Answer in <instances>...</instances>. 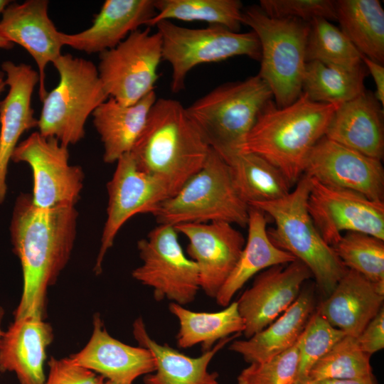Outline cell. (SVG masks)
Here are the masks:
<instances>
[{
    "label": "cell",
    "instance_id": "obj_1",
    "mask_svg": "<svg viewBox=\"0 0 384 384\" xmlns=\"http://www.w3.org/2000/svg\"><path fill=\"white\" fill-rule=\"evenodd\" d=\"M78 213L73 205L36 206L21 193L13 207L9 231L13 251L22 269L23 288L14 319H45L47 293L67 265L77 235Z\"/></svg>",
    "mask_w": 384,
    "mask_h": 384
},
{
    "label": "cell",
    "instance_id": "obj_2",
    "mask_svg": "<svg viewBox=\"0 0 384 384\" xmlns=\"http://www.w3.org/2000/svg\"><path fill=\"white\" fill-rule=\"evenodd\" d=\"M210 147L176 100L156 99L130 154L144 172L159 179L170 197L203 165Z\"/></svg>",
    "mask_w": 384,
    "mask_h": 384
},
{
    "label": "cell",
    "instance_id": "obj_3",
    "mask_svg": "<svg viewBox=\"0 0 384 384\" xmlns=\"http://www.w3.org/2000/svg\"><path fill=\"white\" fill-rule=\"evenodd\" d=\"M336 109L333 105L311 101L304 92L284 107H277L271 100L258 114L243 153L262 157L292 186L304 174L309 155L325 135Z\"/></svg>",
    "mask_w": 384,
    "mask_h": 384
},
{
    "label": "cell",
    "instance_id": "obj_4",
    "mask_svg": "<svg viewBox=\"0 0 384 384\" xmlns=\"http://www.w3.org/2000/svg\"><path fill=\"white\" fill-rule=\"evenodd\" d=\"M272 98L270 87L257 75L224 83L186 110L209 147L229 163L243 153L258 114Z\"/></svg>",
    "mask_w": 384,
    "mask_h": 384
},
{
    "label": "cell",
    "instance_id": "obj_5",
    "mask_svg": "<svg viewBox=\"0 0 384 384\" xmlns=\"http://www.w3.org/2000/svg\"><path fill=\"white\" fill-rule=\"evenodd\" d=\"M311 179L304 174L294 191L255 207L270 216L275 224L267 229L272 242L304 263L314 277L319 289L327 297L348 269L317 230L307 209Z\"/></svg>",
    "mask_w": 384,
    "mask_h": 384
},
{
    "label": "cell",
    "instance_id": "obj_6",
    "mask_svg": "<svg viewBox=\"0 0 384 384\" xmlns=\"http://www.w3.org/2000/svg\"><path fill=\"white\" fill-rule=\"evenodd\" d=\"M248 210L234 186L229 165L210 148L201 169L152 215L159 225L221 221L245 227Z\"/></svg>",
    "mask_w": 384,
    "mask_h": 384
},
{
    "label": "cell",
    "instance_id": "obj_7",
    "mask_svg": "<svg viewBox=\"0 0 384 384\" xmlns=\"http://www.w3.org/2000/svg\"><path fill=\"white\" fill-rule=\"evenodd\" d=\"M242 24L250 27L260 41L257 75L270 87L277 107L289 105L302 93L309 23L272 18L252 6L242 11Z\"/></svg>",
    "mask_w": 384,
    "mask_h": 384
},
{
    "label": "cell",
    "instance_id": "obj_8",
    "mask_svg": "<svg viewBox=\"0 0 384 384\" xmlns=\"http://www.w3.org/2000/svg\"><path fill=\"white\" fill-rule=\"evenodd\" d=\"M52 64L59 82L42 100L37 127L68 146L84 138L87 118L109 96L92 61L65 53Z\"/></svg>",
    "mask_w": 384,
    "mask_h": 384
},
{
    "label": "cell",
    "instance_id": "obj_9",
    "mask_svg": "<svg viewBox=\"0 0 384 384\" xmlns=\"http://www.w3.org/2000/svg\"><path fill=\"white\" fill-rule=\"evenodd\" d=\"M155 26L161 38L162 60L171 66V89L174 92L183 89L188 73L201 64L238 55L260 60V41L252 31L235 32L218 25L189 28L168 20Z\"/></svg>",
    "mask_w": 384,
    "mask_h": 384
},
{
    "label": "cell",
    "instance_id": "obj_10",
    "mask_svg": "<svg viewBox=\"0 0 384 384\" xmlns=\"http://www.w3.org/2000/svg\"><path fill=\"white\" fill-rule=\"evenodd\" d=\"M174 226L158 225L137 242L142 261L132 277L154 289L156 301L167 299L181 306L194 301L201 289L196 262L184 253Z\"/></svg>",
    "mask_w": 384,
    "mask_h": 384
},
{
    "label": "cell",
    "instance_id": "obj_11",
    "mask_svg": "<svg viewBox=\"0 0 384 384\" xmlns=\"http://www.w3.org/2000/svg\"><path fill=\"white\" fill-rule=\"evenodd\" d=\"M97 70L109 97L135 104L154 92L162 60L160 33L150 28L132 32L116 47L100 53Z\"/></svg>",
    "mask_w": 384,
    "mask_h": 384
},
{
    "label": "cell",
    "instance_id": "obj_12",
    "mask_svg": "<svg viewBox=\"0 0 384 384\" xmlns=\"http://www.w3.org/2000/svg\"><path fill=\"white\" fill-rule=\"evenodd\" d=\"M68 146L35 132L15 148L11 161L29 165L33 177V203L41 208L78 203L83 188L82 169L69 164Z\"/></svg>",
    "mask_w": 384,
    "mask_h": 384
},
{
    "label": "cell",
    "instance_id": "obj_13",
    "mask_svg": "<svg viewBox=\"0 0 384 384\" xmlns=\"http://www.w3.org/2000/svg\"><path fill=\"white\" fill-rule=\"evenodd\" d=\"M116 163L112 177L107 184V218L94 267L96 274L102 272L104 258L123 225L137 214H153L170 197L161 181L139 169L130 152Z\"/></svg>",
    "mask_w": 384,
    "mask_h": 384
},
{
    "label": "cell",
    "instance_id": "obj_14",
    "mask_svg": "<svg viewBox=\"0 0 384 384\" xmlns=\"http://www.w3.org/2000/svg\"><path fill=\"white\" fill-rule=\"evenodd\" d=\"M311 179L307 209L329 245L333 247L345 231L361 233L384 240V202Z\"/></svg>",
    "mask_w": 384,
    "mask_h": 384
},
{
    "label": "cell",
    "instance_id": "obj_15",
    "mask_svg": "<svg viewBox=\"0 0 384 384\" xmlns=\"http://www.w3.org/2000/svg\"><path fill=\"white\" fill-rule=\"evenodd\" d=\"M304 174L321 183L350 190L378 202L384 200L381 160L369 157L324 136L307 159Z\"/></svg>",
    "mask_w": 384,
    "mask_h": 384
},
{
    "label": "cell",
    "instance_id": "obj_16",
    "mask_svg": "<svg viewBox=\"0 0 384 384\" xmlns=\"http://www.w3.org/2000/svg\"><path fill=\"white\" fill-rule=\"evenodd\" d=\"M312 274L301 261L263 270L236 301L248 338L264 329L297 299L302 284Z\"/></svg>",
    "mask_w": 384,
    "mask_h": 384
},
{
    "label": "cell",
    "instance_id": "obj_17",
    "mask_svg": "<svg viewBox=\"0 0 384 384\" xmlns=\"http://www.w3.org/2000/svg\"><path fill=\"white\" fill-rule=\"evenodd\" d=\"M174 228L188 240L187 253L198 267L201 289L215 299L240 257L244 236L233 224L221 221Z\"/></svg>",
    "mask_w": 384,
    "mask_h": 384
},
{
    "label": "cell",
    "instance_id": "obj_18",
    "mask_svg": "<svg viewBox=\"0 0 384 384\" xmlns=\"http://www.w3.org/2000/svg\"><path fill=\"white\" fill-rule=\"evenodd\" d=\"M47 0H27L11 3L2 14L0 32L10 42L18 44L32 56L39 75L38 95L42 101L47 94L45 70L62 53L60 31L48 16Z\"/></svg>",
    "mask_w": 384,
    "mask_h": 384
},
{
    "label": "cell",
    "instance_id": "obj_19",
    "mask_svg": "<svg viewBox=\"0 0 384 384\" xmlns=\"http://www.w3.org/2000/svg\"><path fill=\"white\" fill-rule=\"evenodd\" d=\"M5 82L9 87L6 97L0 101V204L6 198V178L12 154L21 136L38 127L31 98L39 83L38 73L30 65L16 64L10 60L1 64Z\"/></svg>",
    "mask_w": 384,
    "mask_h": 384
},
{
    "label": "cell",
    "instance_id": "obj_20",
    "mask_svg": "<svg viewBox=\"0 0 384 384\" xmlns=\"http://www.w3.org/2000/svg\"><path fill=\"white\" fill-rule=\"evenodd\" d=\"M68 358L107 380L119 384H132L138 377L155 370V361L150 351L113 338L99 314L93 316L92 332L87 344Z\"/></svg>",
    "mask_w": 384,
    "mask_h": 384
},
{
    "label": "cell",
    "instance_id": "obj_21",
    "mask_svg": "<svg viewBox=\"0 0 384 384\" xmlns=\"http://www.w3.org/2000/svg\"><path fill=\"white\" fill-rule=\"evenodd\" d=\"M156 14L154 0H106L92 25L77 33H60L63 46L88 54L112 49Z\"/></svg>",
    "mask_w": 384,
    "mask_h": 384
},
{
    "label": "cell",
    "instance_id": "obj_22",
    "mask_svg": "<svg viewBox=\"0 0 384 384\" xmlns=\"http://www.w3.org/2000/svg\"><path fill=\"white\" fill-rule=\"evenodd\" d=\"M51 325L27 316L14 319L0 337V372H13L19 384H44L47 348L53 341Z\"/></svg>",
    "mask_w": 384,
    "mask_h": 384
},
{
    "label": "cell",
    "instance_id": "obj_23",
    "mask_svg": "<svg viewBox=\"0 0 384 384\" xmlns=\"http://www.w3.org/2000/svg\"><path fill=\"white\" fill-rule=\"evenodd\" d=\"M384 282L373 283L348 270L316 312L346 335L356 338L383 307Z\"/></svg>",
    "mask_w": 384,
    "mask_h": 384
},
{
    "label": "cell",
    "instance_id": "obj_24",
    "mask_svg": "<svg viewBox=\"0 0 384 384\" xmlns=\"http://www.w3.org/2000/svg\"><path fill=\"white\" fill-rule=\"evenodd\" d=\"M381 106L373 93L365 90L336 107L324 136L366 156L382 160L384 129Z\"/></svg>",
    "mask_w": 384,
    "mask_h": 384
},
{
    "label": "cell",
    "instance_id": "obj_25",
    "mask_svg": "<svg viewBox=\"0 0 384 384\" xmlns=\"http://www.w3.org/2000/svg\"><path fill=\"white\" fill-rule=\"evenodd\" d=\"M133 334L139 346L147 348L155 361V370L144 375V384H219L218 374L208 370L209 363L221 348L240 335L223 338L211 349L193 358L156 342L148 334L142 318L134 322Z\"/></svg>",
    "mask_w": 384,
    "mask_h": 384
},
{
    "label": "cell",
    "instance_id": "obj_26",
    "mask_svg": "<svg viewBox=\"0 0 384 384\" xmlns=\"http://www.w3.org/2000/svg\"><path fill=\"white\" fill-rule=\"evenodd\" d=\"M155 92L131 105L109 97L92 112L93 124L103 145V160L116 163L131 152L147 121L156 100Z\"/></svg>",
    "mask_w": 384,
    "mask_h": 384
},
{
    "label": "cell",
    "instance_id": "obj_27",
    "mask_svg": "<svg viewBox=\"0 0 384 384\" xmlns=\"http://www.w3.org/2000/svg\"><path fill=\"white\" fill-rule=\"evenodd\" d=\"M267 223L264 212L249 206L247 240L235 267L215 298L220 306L229 305L237 292L258 272L296 260L272 242L267 235Z\"/></svg>",
    "mask_w": 384,
    "mask_h": 384
},
{
    "label": "cell",
    "instance_id": "obj_28",
    "mask_svg": "<svg viewBox=\"0 0 384 384\" xmlns=\"http://www.w3.org/2000/svg\"><path fill=\"white\" fill-rule=\"evenodd\" d=\"M314 309L311 292H300L294 303L267 327L246 340L232 341L229 349L249 363L268 361L297 342Z\"/></svg>",
    "mask_w": 384,
    "mask_h": 384
},
{
    "label": "cell",
    "instance_id": "obj_29",
    "mask_svg": "<svg viewBox=\"0 0 384 384\" xmlns=\"http://www.w3.org/2000/svg\"><path fill=\"white\" fill-rule=\"evenodd\" d=\"M341 31L362 55L383 64L384 10L378 0L335 1Z\"/></svg>",
    "mask_w": 384,
    "mask_h": 384
},
{
    "label": "cell",
    "instance_id": "obj_30",
    "mask_svg": "<svg viewBox=\"0 0 384 384\" xmlns=\"http://www.w3.org/2000/svg\"><path fill=\"white\" fill-rule=\"evenodd\" d=\"M169 309L178 320L176 340L182 348L200 343L205 352L211 349L216 341L241 334L245 330L236 302L216 312L193 311L174 302L169 304Z\"/></svg>",
    "mask_w": 384,
    "mask_h": 384
},
{
    "label": "cell",
    "instance_id": "obj_31",
    "mask_svg": "<svg viewBox=\"0 0 384 384\" xmlns=\"http://www.w3.org/2000/svg\"><path fill=\"white\" fill-rule=\"evenodd\" d=\"M234 186L249 206L287 196L292 185L276 166L252 153H242L228 163Z\"/></svg>",
    "mask_w": 384,
    "mask_h": 384
},
{
    "label": "cell",
    "instance_id": "obj_32",
    "mask_svg": "<svg viewBox=\"0 0 384 384\" xmlns=\"http://www.w3.org/2000/svg\"><path fill=\"white\" fill-rule=\"evenodd\" d=\"M367 69L363 65L353 70L329 67L317 61L306 63L302 92L313 102L336 107L361 95L366 90Z\"/></svg>",
    "mask_w": 384,
    "mask_h": 384
},
{
    "label": "cell",
    "instance_id": "obj_33",
    "mask_svg": "<svg viewBox=\"0 0 384 384\" xmlns=\"http://www.w3.org/2000/svg\"><path fill=\"white\" fill-rule=\"evenodd\" d=\"M156 14L146 23L161 21H203L239 32L242 24V4L238 0H154Z\"/></svg>",
    "mask_w": 384,
    "mask_h": 384
},
{
    "label": "cell",
    "instance_id": "obj_34",
    "mask_svg": "<svg viewBox=\"0 0 384 384\" xmlns=\"http://www.w3.org/2000/svg\"><path fill=\"white\" fill-rule=\"evenodd\" d=\"M362 56L341 30L329 20L316 18L309 22L306 63L317 61L329 67L353 70L363 65Z\"/></svg>",
    "mask_w": 384,
    "mask_h": 384
},
{
    "label": "cell",
    "instance_id": "obj_35",
    "mask_svg": "<svg viewBox=\"0 0 384 384\" xmlns=\"http://www.w3.org/2000/svg\"><path fill=\"white\" fill-rule=\"evenodd\" d=\"M370 357L356 338L346 335L313 366L307 378L319 383L373 377Z\"/></svg>",
    "mask_w": 384,
    "mask_h": 384
},
{
    "label": "cell",
    "instance_id": "obj_36",
    "mask_svg": "<svg viewBox=\"0 0 384 384\" xmlns=\"http://www.w3.org/2000/svg\"><path fill=\"white\" fill-rule=\"evenodd\" d=\"M333 249L348 270L371 282H384V240L361 233L348 232Z\"/></svg>",
    "mask_w": 384,
    "mask_h": 384
},
{
    "label": "cell",
    "instance_id": "obj_37",
    "mask_svg": "<svg viewBox=\"0 0 384 384\" xmlns=\"http://www.w3.org/2000/svg\"><path fill=\"white\" fill-rule=\"evenodd\" d=\"M344 336L343 331L314 312L299 336V364L294 383L306 380L313 366Z\"/></svg>",
    "mask_w": 384,
    "mask_h": 384
},
{
    "label": "cell",
    "instance_id": "obj_38",
    "mask_svg": "<svg viewBox=\"0 0 384 384\" xmlns=\"http://www.w3.org/2000/svg\"><path fill=\"white\" fill-rule=\"evenodd\" d=\"M299 337L287 351L272 358L252 363L238 375V384H294L299 364Z\"/></svg>",
    "mask_w": 384,
    "mask_h": 384
},
{
    "label": "cell",
    "instance_id": "obj_39",
    "mask_svg": "<svg viewBox=\"0 0 384 384\" xmlns=\"http://www.w3.org/2000/svg\"><path fill=\"white\" fill-rule=\"evenodd\" d=\"M260 8L269 16L297 18L310 22L316 18L336 21L335 1L261 0Z\"/></svg>",
    "mask_w": 384,
    "mask_h": 384
},
{
    "label": "cell",
    "instance_id": "obj_40",
    "mask_svg": "<svg viewBox=\"0 0 384 384\" xmlns=\"http://www.w3.org/2000/svg\"><path fill=\"white\" fill-rule=\"evenodd\" d=\"M44 384H105V378L73 363L69 358L50 357Z\"/></svg>",
    "mask_w": 384,
    "mask_h": 384
},
{
    "label": "cell",
    "instance_id": "obj_41",
    "mask_svg": "<svg viewBox=\"0 0 384 384\" xmlns=\"http://www.w3.org/2000/svg\"><path fill=\"white\" fill-rule=\"evenodd\" d=\"M356 339L360 348L370 356L384 348L383 307Z\"/></svg>",
    "mask_w": 384,
    "mask_h": 384
},
{
    "label": "cell",
    "instance_id": "obj_42",
    "mask_svg": "<svg viewBox=\"0 0 384 384\" xmlns=\"http://www.w3.org/2000/svg\"><path fill=\"white\" fill-rule=\"evenodd\" d=\"M362 62L368 71L370 72L374 80L376 90L374 95L376 100L383 107L384 105V66L367 57L362 56Z\"/></svg>",
    "mask_w": 384,
    "mask_h": 384
},
{
    "label": "cell",
    "instance_id": "obj_43",
    "mask_svg": "<svg viewBox=\"0 0 384 384\" xmlns=\"http://www.w3.org/2000/svg\"><path fill=\"white\" fill-rule=\"evenodd\" d=\"M319 384H376L375 377L356 379H335L326 380L319 383Z\"/></svg>",
    "mask_w": 384,
    "mask_h": 384
},
{
    "label": "cell",
    "instance_id": "obj_44",
    "mask_svg": "<svg viewBox=\"0 0 384 384\" xmlns=\"http://www.w3.org/2000/svg\"><path fill=\"white\" fill-rule=\"evenodd\" d=\"M14 44L8 41L0 32V48L1 49H11Z\"/></svg>",
    "mask_w": 384,
    "mask_h": 384
},
{
    "label": "cell",
    "instance_id": "obj_45",
    "mask_svg": "<svg viewBox=\"0 0 384 384\" xmlns=\"http://www.w3.org/2000/svg\"><path fill=\"white\" fill-rule=\"evenodd\" d=\"M6 87L5 74L2 70H0V94L5 90Z\"/></svg>",
    "mask_w": 384,
    "mask_h": 384
},
{
    "label": "cell",
    "instance_id": "obj_46",
    "mask_svg": "<svg viewBox=\"0 0 384 384\" xmlns=\"http://www.w3.org/2000/svg\"><path fill=\"white\" fill-rule=\"evenodd\" d=\"M12 2L9 0H0V14H3L6 8Z\"/></svg>",
    "mask_w": 384,
    "mask_h": 384
},
{
    "label": "cell",
    "instance_id": "obj_47",
    "mask_svg": "<svg viewBox=\"0 0 384 384\" xmlns=\"http://www.w3.org/2000/svg\"><path fill=\"white\" fill-rule=\"evenodd\" d=\"M4 314H5V311H4V308L1 306H0V337L3 333L1 326V322L4 318Z\"/></svg>",
    "mask_w": 384,
    "mask_h": 384
},
{
    "label": "cell",
    "instance_id": "obj_48",
    "mask_svg": "<svg viewBox=\"0 0 384 384\" xmlns=\"http://www.w3.org/2000/svg\"><path fill=\"white\" fill-rule=\"evenodd\" d=\"M294 384H319V383L309 380L306 378V380L294 383Z\"/></svg>",
    "mask_w": 384,
    "mask_h": 384
},
{
    "label": "cell",
    "instance_id": "obj_49",
    "mask_svg": "<svg viewBox=\"0 0 384 384\" xmlns=\"http://www.w3.org/2000/svg\"><path fill=\"white\" fill-rule=\"evenodd\" d=\"M105 384H119V383H117L111 381V380H107V381H106L105 383Z\"/></svg>",
    "mask_w": 384,
    "mask_h": 384
}]
</instances>
